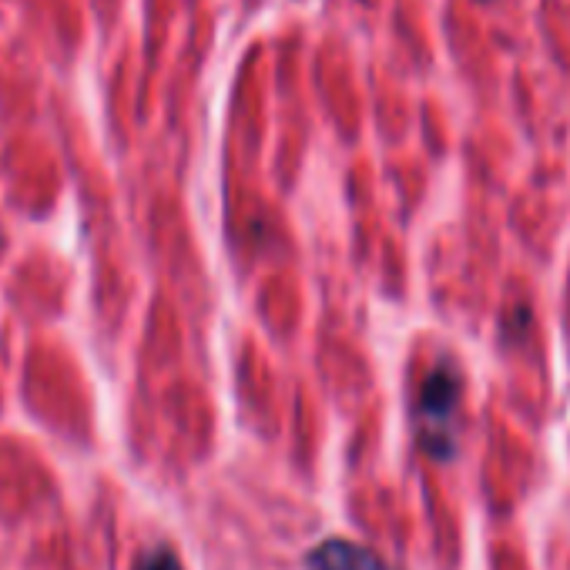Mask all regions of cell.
<instances>
[{"label":"cell","instance_id":"7a4b0ae2","mask_svg":"<svg viewBox=\"0 0 570 570\" xmlns=\"http://www.w3.org/2000/svg\"><path fill=\"white\" fill-rule=\"evenodd\" d=\"M309 570H396L390 567L380 553H373L370 547H360L353 540H323L309 557H306Z\"/></svg>","mask_w":570,"mask_h":570},{"label":"cell","instance_id":"3957f363","mask_svg":"<svg viewBox=\"0 0 570 570\" xmlns=\"http://www.w3.org/2000/svg\"><path fill=\"white\" fill-rule=\"evenodd\" d=\"M138 570H181V563H178V557L168 547H158V550L141 557Z\"/></svg>","mask_w":570,"mask_h":570},{"label":"cell","instance_id":"6da1fadb","mask_svg":"<svg viewBox=\"0 0 570 570\" xmlns=\"http://www.w3.org/2000/svg\"><path fill=\"white\" fill-rule=\"evenodd\" d=\"M460 370L443 360L430 370V376L420 386V400H416V420H420V440L423 450L436 460H450L456 453V406H460Z\"/></svg>","mask_w":570,"mask_h":570}]
</instances>
